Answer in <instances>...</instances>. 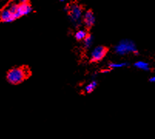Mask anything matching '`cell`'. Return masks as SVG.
I'll return each mask as SVG.
<instances>
[{"label":"cell","instance_id":"cell-16","mask_svg":"<svg viewBox=\"0 0 155 139\" xmlns=\"http://www.w3.org/2000/svg\"><path fill=\"white\" fill-rule=\"evenodd\" d=\"M60 1H61V2H64L65 0H60Z\"/></svg>","mask_w":155,"mask_h":139},{"label":"cell","instance_id":"cell-6","mask_svg":"<svg viewBox=\"0 0 155 139\" xmlns=\"http://www.w3.org/2000/svg\"><path fill=\"white\" fill-rule=\"evenodd\" d=\"M95 15L91 10L85 12L83 16V22L86 29H90L95 23Z\"/></svg>","mask_w":155,"mask_h":139},{"label":"cell","instance_id":"cell-7","mask_svg":"<svg viewBox=\"0 0 155 139\" xmlns=\"http://www.w3.org/2000/svg\"><path fill=\"white\" fill-rule=\"evenodd\" d=\"M0 19H1V21L3 22H12L16 20V18H15V15L14 14L10 11V9L6 7L5 8L1 11V13H0Z\"/></svg>","mask_w":155,"mask_h":139},{"label":"cell","instance_id":"cell-12","mask_svg":"<svg viewBox=\"0 0 155 139\" xmlns=\"http://www.w3.org/2000/svg\"><path fill=\"white\" fill-rule=\"evenodd\" d=\"M129 64L127 63H110L108 65V68L110 69H117L122 68L124 66H127Z\"/></svg>","mask_w":155,"mask_h":139},{"label":"cell","instance_id":"cell-14","mask_svg":"<svg viewBox=\"0 0 155 139\" xmlns=\"http://www.w3.org/2000/svg\"><path fill=\"white\" fill-rule=\"evenodd\" d=\"M150 82L151 83H155V76H153L150 78Z\"/></svg>","mask_w":155,"mask_h":139},{"label":"cell","instance_id":"cell-3","mask_svg":"<svg viewBox=\"0 0 155 139\" xmlns=\"http://www.w3.org/2000/svg\"><path fill=\"white\" fill-rule=\"evenodd\" d=\"M65 10L68 13L71 22L75 27H79L83 22V9L80 6L73 3L65 8Z\"/></svg>","mask_w":155,"mask_h":139},{"label":"cell","instance_id":"cell-13","mask_svg":"<svg viewBox=\"0 0 155 139\" xmlns=\"http://www.w3.org/2000/svg\"><path fill=\"white\" fill-rule=\"evenodd\" d=\"M110 71H111V69H106V70H103V71H101V72H102L103 73H108V72H110Z\"/></svg>","mask_w":155,"mask_h":139},{"label":"cell","instance_id":"cell-2","mask_svg":"<svg viewBox=\"0 0 155 139\" xmlns=\"http://www.w3.org/2000/svg\"><path fill=\"white\" fill-rule=\"evenodd\" d=\"M114 52L119 56H125L130 53L138 54V50L134 43L129 40H123L118 43L114 47Z\"/></svg>","mask_w":155,"mask_h":139},{"label":"cell","instance_id":"cell-15","mask_svg":"<svg viewBox=\"0 0 155 139\" xmlns=\"http://www.w3.org/2000/svg\"><path fill=\"white\" fill-rule=\"evenodd\" d=\"M20 2L25 3V2H29V0H20Z\"/></svg>","mask_w":155,"mask_h":139},{"label":"cell","instance_id":"cell-9","mask_svg":"<svg viewBox=\"0 0 155 139\" xmlns=\"http://www.w3.org/2000/svg\"><path fill=\"white\" fill-rule=\"evenodd\" d=\"M88 36V33L86 29H79L75 33V39L78 41H83L85 38Z\"/></svg>","mask_w":155,"mask_h":139},{"label":"cell","instance_id":"cell-1","mask_svg":"<svg viewBox=\"0 0 155 139\" xmlns=\"http://www.w3.org/2000/svg\"><path fill=\"white\" fill-rule=\"evenodd\" d=\"M30 75V71L26 66L14 67L8 71L6 80L9 84L17 85L26 80Z\"/></svg>","mask_w":155,"mask_h":139},{"label":"cell","instance_id":"cell-10","mask_svg":"<svg viewBox=\"0 0 155 139\" xmlns=\"http://www.w3.org/2000/svg\"><path fill=\"white\" fill-rule=\"evenodd\" d=\"M93 36L90 35V34H88V36H86V38L83 40V46L84 48L88 50V49H90L91 46H93Z\"/></svg>","mask_w":155,"mask_h":139},{"label":"cell","instance_id":"cell-5","mask_svg":"<svg viewBox=\"0 0 155 139\" xmlns=\"http://www.w3.org/2000/svg\"><path fill=\"white\" fill-rule=\"evenodd\" d=\"M32 12V7L29 2H20L19 4H18L17 10H16V20L19 18L22 17L23 15H26L29 14Z\"/></svg>","mask_w":155,"mask_h":139},{"label":"cell","instance_id":"cell-8","mask_svg":"<svg viewBox=\"0 0 155 139\" xmlns=\"http://www.w3.org/2000/svg\"><path fill=\"white\" fill-rule=\"evenodd\" d=\"M133 65H134V66H135L137 69H139V70L143 71H150V69H151L150 68L149 64H147V62L142 61V60L137 61Z\"/></svg>","mask_w":155,"mask_h":139},{"label":"cell","instance_id":"cell-4","mask_svg":"<svg viewBox=\"0 0 155 139\" xmlns=\"http://www.w3.org/2000/svg\"><path fill=\"white\" fill-rule=\"evenodd\" d=\"M108 49L104 46H97L91 51L90 62L97 63L100 62L106 57Z\"/></svg>","mask_w":155,"mask_h":139},{"label":"cell","instance_id":"cell-11","mask_svg":"<svg viewBox=\"0 0 155 139\" xmlns=\"http://www.w3.org/2000/svg\"><path fill=\"white\" fill-rule=\"evenodd\" d=\"M97 83L96 80L91 81L90 84H88L85 87V92L87 93V94H90L95 90V88L97 87Z\"/></svg>","mask_w":155,"mask_h":139}]
</instances>
